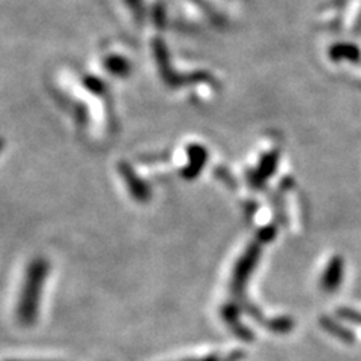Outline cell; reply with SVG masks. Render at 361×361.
Listing matches in <instances>:
<instances>
[{"instance_id": "6da1fadb", "label": "cell", "mask_w": 361, "mask_h": 361, "mask_svg": "<svg viewBox=\"0 0 361 361\" xmlns=\"http://www.w3.org/2000/svg\"><path fill=\"white\" fill-rule=\"evenodd\" d=\"M49 274L50 264L44 257H35L29 262L17 302V319L21 325L30 326L38 321Z\"/></svg>"}, {"instance_id": "7a4b0ae2", "label": "cell", "mask_w": 361, "mask_h": 361, "mask_svg": "<svg viewBox=\"0 0 361 361\" xmlns=\"http://www.w3.org/2000/svg\"><path fill=\"white\" fill-rule=\"evenodd\" d=\"M8 361H32V360H8Z\"/></svg>"}, {"instance_id": "3957f363", "label": "cell", "mask_w": 361, "mask_h": 361, "mask_svg": "<svg viewBox=\"0 0 361 361\" xmlns=\"http://www.w3.org/2000/svg\"><path fill=\"white\" fill-rule=\"evenodd\" d=\"M2 149H4V142L0 140V151H2Z\"/></svg>"}]
</instances>
